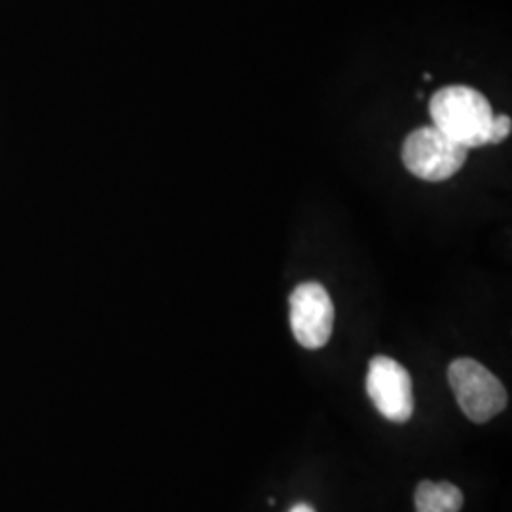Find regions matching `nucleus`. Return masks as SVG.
<instances>
[{
	"mask_svg": "<svg viewBox=\"0 0 512 512\" xmlns=\"http://www.w3.org/2000/svg\"><path fill=\"white\" fill-rule=\"evenodd\" d=\"M433 126L463 148L490 145L494 109L486 95L469 86H448L429 101Z\"/></svg>",
	"mask_w": 512,
	"mask_h": 512,
	"instance_id": "1",
	"label": "nucleus"
},
{
	"mask_svg": "<svg viewBox=\"0 0 512 512\" xmlns=\"http://www.w3.org/2000/svg\"><path fill=\"white\" fill-rule=\"evenodd\" d=\"M448 382L463 414L475 423H486L501 414L509 395L505 385L475 359L461 357L448 366Z\"/></svg>",
	"mask_w": 512,
	"mask_h": 512,
	"instance_id": "2",
	"label": "nucleus"
},
{
	"mask_svg": "<svg viewBox=\"0 0 512 512\" xmlns=\"http://www.w3.org/2000/svg\"><path fill=\"white\" fill-rule=\"evenodd\" d=\"M467 148L454 143L435 126L414 129L403 145L404 167L421 181L452 179L467 160Z\"/></svg>",
	"mask_w": 512,
	"mask_h": 512,
	"instance_id": "3",
	"label": "nucleus"
},
{
	"mask_svg": "<svg viewBox=\"0 0 512 512\" xmlns=\"http://www.w3.org/2000/svg\"><path fill=\"white\" fill-rule=\"evenodd\" d=\"M366 393L385 420L406 423L414 414V389L408 370L391 357L376 355L366 374Z\"/></svg>",
	"mask_w": 512,
	"mask_h": 512,
	"instance_id": "4",
	"label": "nucleus"
},
{
	"mask_svg": "<svg viewBox=\"0 0 512 512\" xmlns=\"http://www.w3.org/2000/svg\"><path fill=\"white\" fill-rule=\"evenodd\" d=\"M291 329L296 342L306 349L327 346L334 327V306L321 283L308 281L291 294Z\"/></svg>",
	"mask_w": 512,
	"mask_h": 512,
	"instance_id": "5",
	"label": "nucleus"
},
{
	"mask_svg": "<svg viewBox=\"0 0 512 512\" xmlns=\"http://www.w3.org/2000/svg\"><path fill=\"white\" fill-rule=\"evenodd\" d=\"M414 499L418 512H459L463 507V492L452 482L423 480Z\"/></svg>",
	"mask_w": 512,
	"mask_h": 512,
	"instance_id": "6",
	"label": "nucleus"
},
{
	"mask_svg": "<svg viewBox=\"0 0 512 512\" xmlns=\"http://www.w3.org/2000/svg\"><path fill=\"white\" fill-rule=\"evenodd\" d=\"M512 131L511 116L507 114H494V122H492V131H490V145H497L505 139H509Z\"/></svg>",
	"mask_w": 512,
	"mask_h": 512,
	"instance_id": "7",
	"label": "nucleus"
},
{
	"mask_svg": "<svg viewBox=\"0 0 512 512\" xmlns=\"http://www.w3.org/2000/svg\"><path fill=\"white\" fill-rule=\"evenodd\" d=\"M289 512H315V509L308 505V503H298V505H294L293 509Z\"/></svg>",
	"mask_w": 512,
	"mask_h": 512,
	"instance_id": "8",
	"label": "nucleus"
},
{
	"mask_svg": "<svg viewBox=\"0 0 512 512\" xmlns=\"http://www.w3.org/2000/svg\"><path fill=\"white\" fill-rule=\"evenodd\" d=\"M431 78H433V76H431V74H429V73L423 74V80H431Z\"/></svg>",
	"mask_w": 512,
	"mask_h": 512,
	"instance_id": "9",
	"label": "nucleus"
}]
</instances>
